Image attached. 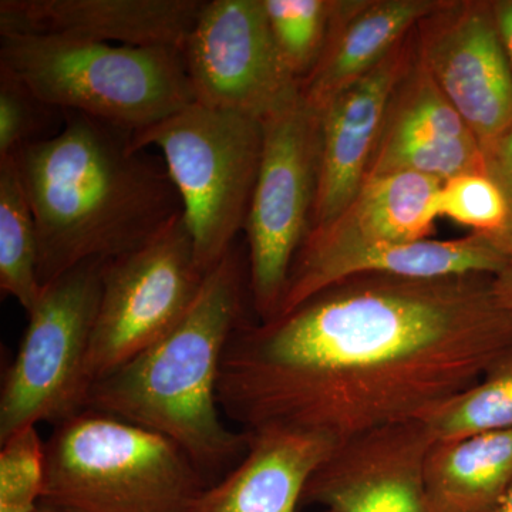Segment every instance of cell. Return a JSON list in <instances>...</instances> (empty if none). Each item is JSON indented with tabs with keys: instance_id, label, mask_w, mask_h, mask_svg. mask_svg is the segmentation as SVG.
<instances>
[{
	"instance_id": "cell-15",
	"label": "cell",
	"mask_w": 512,
	"mask_h": 512,
	"mask_svg": "<svg viewBox=\"0 0 512 512\" xmlns=\"http://www.w3.org/2000/svg\"><path fill=\"white\" fill-rule=\"evenodd\" d=\"M508 262L510 258L490 238L476 232L446 241L427 238L296 255L276 316L291 312L315 293L352 276L390 275L414 279L495 276Z\"/></svg>"
},
{
	"instance_id": "cell-30",
	"label": "cell",
	"mask_w": 512,
	"mask_h": 512,
	"mask_svg": "<svg viewBox=\"0 0 512 512\" xmlns=\"http://www.w3.org/2000/svg\"><path fill=\"white\" fill-rule=\"evenodd\" d=\"M494 512H512V484L510 490L507 491L503 501L498 505L497 510Z\"/></svg>"
},
{
	"instance_id": "cell-19",
	"label": "cell",
	"mask_w": 512,
	"mask_h": 512,
	"mask_svg": "<svg viewBox=\"0 0 512 512\" xmlns=\"http://www.w3.org/2000/svg\"><path fill=\"white\" fill-rule=\"evenodd\" d=\"M441 183L414 173L367 178L335 221L311 229L296 255L420 241L433 235Z\"/></svg>"
},
{
	"instance_id": "cell-12",
	"label": "cell",
	"mask_w": 512,
	"mask_h": 512,
	"mask_svg": "<svg viewBox=\"0 0 512 512\" xmlns=\"http://www.w3.org/2000/svg\"><path fill=\"white\" fill-rule=\"evenodd\" d=\"M431 444L421 421L343 441L309 480L302 504L328 512H436L424 481Z\"/></svg>"
},
{
	"instance_id": "cell-16",
	"label": "cell",
	"mask_w": 512,
	"mask_h": 512,
	"mask_svg": "<svg viewBox=\"0 0 512 512\" xmlns=\"http://www.w3.org/2000/svg\"><path fill=\"white\" fill-rule=\"evenodd\" d=\"M204 0H2L0 35H67L180 50Z\"/></svg>"
},
{
	"instance_id": "cell-28",
	"label": "cell",
	"mask_w": 512,
	"mask_h": 512,
	"mask_svg": "<svg viewBox=\"0 0 512 512\" xmlns=\"http://www.w3.org/2000/svg\"><path fill=\"white\" fill-rule=\"evenodd\" d=\"M495 22L512 64V0H491Z\"/></svg>"
},
{
	"instance_id": "cell-23",
	"label": "cell",
	"mask_w": 512,
	"mask_h": 512,
	"mask_svg": "<svg viewBox=\"0 0 512 512\" xmlns=\"http://www.w3.org/2000/svg\"><path fill=\"white\" fill-rule=\"evenodd\" d=\"M264 6L282 59L302 83L325 46L335 0H264Z\"/></svg>"
},
{
	"instance_id": "cell-21",
	"label": "cell",
	"mask_w": 512,
	"mask_h": 512,
	"mask_svg": "<svg viewBox=\"0 0 512 512\" xmlns=\"http://www.w3.org/2000/svg\"><path fill=\"white\" fill-rule=\"evenodd\" d=\"M35 217L15 160L0 158V289L29 313L40 285Z\"/></svg>"
},
{
	"instance_id": "cell-6",
	"label": "cell",
	"mask_w": 512,
	"mask_h": 512,
	"mask_svg": "<svg viewBox=\"0 0 512 512\" xmlns=\"http://www.w3.org/2000/svg\"><path fill=\"white\" fill-rule=\"evenodd\" d=\"M137 150L157 147L205 272L232 251L254 195L264 121L194 101L153 126L131 133Z\"/></svg>"
},
{
	"instance_id": "cell-11",
	"label": "cell",
	"mask_w": 512,
	"mask_h": 512,
	"mask_svg": "<svg viewBox=\"0 0 512 512\" xmlns=\"http://www.w3.org/2000/svg\"><path fill=\"white\" fill-rule=\"evenodd\" d=\"M417 59L487 147L512 130V64L491 0H446L416 30Z\"/></svg>"
},
{
	"instance_id": "cell-20",
	"label": "cell",
	"mask_w": 512,
	"mask_h": 512,
	"mask_svg": "<svg viewBox=\"0 0 512 512\" xmlns=\"http://www.w3.org/2000/svg\"><path fill=\"white\" fill-rule=\"evenodd\" d=\"M424 481L436 512H494L512 484V429L431 444Z\"/></svg>"
},
{
	"instance_id": "cell-4",
	"label": "cell",
	"mask_w": 512,
	"mask_h": 512,
	"mask_svg": "<svg viewBox=\"0 0 512 512\" xmlns=\"http://www.w3.org/2000/svg\"><path fill=\"white\" fill-rule=\"evenodd\" d=\"M0 67L50 109L86 114L131 133L195 101L183 53L163 47L10 33L0 40Z\"/></svg>"
},
{
	"instance_id": "cell-25",
	"label": "cell",
	"mask_w": 512,
	"mask_h": 512,
	"mask_svg": "<svg viewBox=\"0 0 512 512\" xmlns=\"http://www.w3.org/2000/svg\"><path fill=\"white\" fill-rule=\"evenodd\" d=\"M0 443V512H35L45 491L46 441L30 426Z\"/></svg>"
},
{
	"instance_id": "cell-31",
	"label": "cell",
	"mask_w": 512,
	"mask_h": 512,
	"mask_svg": "<svg viewBox=\"0 0 512 512\" xmlns=\"http://www.w3.org/2000/svg\"><path fill=\"white\" fill-rule=\"evenodd\" d=\"M35 512H59V511L53 510V508L46 507V505L40 504L39 507L36 508Z\"/></svg>"
},
{
	"instance_id": "cell-10",
	"label": "cell",
	"mask_w": 512,
	"mask_h": 512,
	"mask_svg": "<svg viewBox=\"0 0 512 512\" xmlns=\"http://www.w3.org/2000/svg\"><path fill=\"white\" fill-rule=\"evenodd\" d=\"M183 56L195 101L205 106L264 121L301 94L276 46L264 0L204 2Z\"/></svg>"
},
{
	"instance_id": "cell-2",
	"label": "cell",
	"mask_w": 512,
	"mask_h": 512,
	"mask_svg": "<svg viewBox=\"0 0 512 512\" xmlns=\"http://www.w3.org/2000/svg\"><path fill=\"white\" fill-rule=\"evenodd\" d=\"M59 133L12 154L37 232L40 285L92 259H114L156 238L183 214L164 164L123 130L63 111Z\"/></svg>"
},
{
	"instance_id": "cell-26",
	"label": "cell",
	"mask_w": 512,
	"mask_h": 512,
	"mask_svg": "<svg viewBox=\"0 0 512 512\" xmlns=\"http://www.w3.org/2000/svg\"><path fill=\"white\" fill-rule=\"evenodd\" d=\"M49 109L18 77L0 67V158L39 140L36 134Z\"/></svg>"
},
{
	"instance_id": "cell-27",
	"label": "cell",
	"mask_w": 512,
	"mask_h": 512,
	"mask_svg": "<svg viewBox=\"0 0 512 512\" xmlns=\"http://www.w3.org/2000/svg\"><path fill=\"white\" fill-rule=\"evenodd\" d=\"M484 173L490 175L503 191L510 208V228L501 241L500 249L512 259V130L483 148Z\"/></svg>"
},
{
	"instance_id": "cell-22",
	"label": "cell",
	"mask_w": 512,
	"mask_h": 512,
	"mask_svg": "<svg viewBox=\"0 0 512 512\" xmlns=\"http://www.w3.org/2000/svg\"><path fill=\"white\" fill-rule=\"evenodd\" d=\"M433 443L512 429V348L466 392L421 421Z\"/></svg>"
},
{
	"instance_id": "cell-17",
	"label": "cell",
	"mask_w": 512,
	"mask_h": 512,
	"mask_svg": "<svg viewBox=\"0 0 512 512\" xmlns=\"http://www.w3.org/2000/svg\"><path fill=\"white\" fill-rule=\"evenodd\" d=\"M244 458L210 485L195 512H296L306 485L338 444L286 426L249 430Z\"/></svg>"
},
{
	"instance_id": "cell-18",
	"label": "cell",
	"mask_w": 512,
	"mask_h": 512,
	"mask_svg": "<svg viewBox=\"0 0 512 512\" xmlns=\"http://www.w3.org/2000/svg\"><path fill=\"white\" fill-rule=\"evenodd\" d=\"M446 0H335L328 36L301 94L320 110L362 79Z\"/></svg>"
},
{
	"instance_id": "cell-3",
	"label": "cell",
	"mask_w": 512,
	"mask_h": 512,
	"mask_svg": "<svg viewBox=\"0 0 512 512\" xmlns=\"http://www.w3.org/2000/svg\"><path fill=\"white\" fill-rule=\"evenodd\" d=\"M244 322L242 271L234 249L205 275L194 305L173 330L94 382L84 410L156 431L215 484L244 458L247 431L221 419L222 359Z\"/></svg>"
},
{
	"instance_id": "cell-1",
	"label": "cell",
	"mask_w": 512,
	"mask_h": 512,
	"mask_svg": "<svg viewBox=\"0 0 512 512\" xmlns=\"http://www.w3.org/2000/svg\"><path fill=\"white\" fill-rule=\"evenodd\" d=\"M512 348L493 276L357 275L285 315L242 322L218 402L244 431L286 426L343 443L424 421Z\"/></svg>"
},
{
	"instance_id": "cell-13",
	"label": "cell",
	"mask_w": 512,
	"mask_h": 512,
	"mask_svg": "<svg viewBox=\"0 0 512 512\" xmlns=\"http://www.w3.org/2000/svg\"><path fill=\"white\" fill-rule=\"evenodd\" d=\"M414 30L372 72L319 110V181L311 229L335 221L365 184L390 100L416 55Z\"/></svg>"
},
{
	"instance_id": "cell-9",
	"label": "cell",
	"mask_w": 512,
	"mask_h": 512,
	"mask_svg": "<svg viewBox=\"0 0 512 512\" xmlns=\"http://www.w3.org/2000/svg\"><path fill=\"white\" fill-rule=\"evenodd\" d=\"M205 275L183 214L143 247L109 259L87 357L90 384L173 330L194 305Z\"/></svg>"
},
{
	"instance_id": "cell-29",
	"label": "cell",
	"mask_w": 512,
	"mask_h": 512,
	"mask_svg": "<svg viewBox=\"0 0 512 512\" xmlns=\"http://www.w3.org/2000/svg\"><path fill=\"white\" fill-rule=\"evenodd\" d=\"M493 289L498 302L512 311V259L500 274L493 276Z\"/></svg>"
},
{
	"instance_id": "cell-14",
	"label": "cell",
	"mask_w": 512,
	"mask_h": 512,
	"mask_svg": "<svg viewBox=\"0 0 512 512\" xmlns=\"http://www.w3.org/2000/svg\"><path fill=\"white\" fill-rule=\"evenodd\" d=\"M484 171V151L414 55L394 90L367 178L414 173L444 183Z\"/></svg>"
},
{
	"instance_id": "cell-5",
	"label": "cell",
	"mask_w": 512,
	"mask_h": 512,
	"mask_svg": "<svg viewBox=\"0 0 512 512\" xmlns=\"http://www.w3.org/2000/svg\"><path fill=\"white\" fill-rule=\"evenodd\" d=\"M210 485L167 437L83 410L46 441L40 504L59 512H195Z\"/></svg>"
},
{
	"instance_id": "cell-7",
	"label": "cell",
	"mask_w": 512,
	"mask_h": 512,
	"mask_svg": "<svg viewBox=\"0 0 512 512\" xmlns=\"http://www.w3.org/2000/svg\"><path fill=\"white\" fill-rule=\"evenodd\" d=\"M109 259H92L43 286L0 392V441L83 412L87 357Z\"/></svg>"
},
{
	"instance_id": "cell-8",
	"label": "cell",
	"mask_w": 512,
	"mask_h": 512,
	"mask_svg": "<svg viewBox=\"0 0 512 512\" xmlns=\"http://www.w3.org/2000/svg\"><path fill=\"white\" fill-rule=\"evenodd\" d=\"M320 164V111L302 94L264 120V148L247 232L258 322L281 308L289 272L312 228Z\"/></svg>"
},
{
	"instance_id": "cell-24",
	"label": "cell",
	"mask_w": 512,
	"mask_h": 512,
	"mask_svg": "<svg viewBox=\"0 0 512 512\" xmlns=\"http://www.w3.org/2000/svg\"><path fill=\"white\" fill-rule=\"evenodd\" d=\"M439 215L490 238L498 248L511 221L503 191L484 171L457 175L441 183Z\"/></svg>"
}]
</instances>
